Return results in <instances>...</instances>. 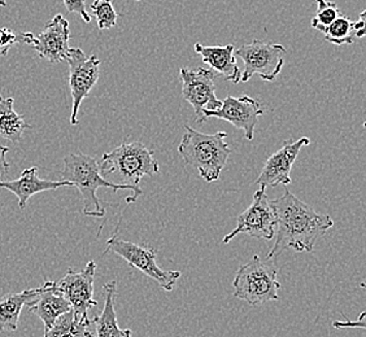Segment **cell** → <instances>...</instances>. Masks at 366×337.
I'll return each mask as SVG.
<instances>
[{
	"label": "cell",
	"instance_id": "cell-21",
	"mask_svg": "<svg viewBox=\"0 0 366 337\" xmlns=\"http://www.w3.org/2000/svg\"><path fill=\"white\" fill-rule=\"evenodd\" d=\"M14 99L3 98L0 95V135L7 141L19 143L21 141L22 134L30 129V125L14 111Z\"/></svg>",
	"mask_w": 366,
	"mask_h": 337
},
{
	"label": "cell",
	"instance_id": "cell-28",
	"mask_svg": "<svg viewBox=\"0 0 366 337\" xmlns=\"http://www.w3.org/2000/svg\"><path fill=\"white\" fill-rule=\"evenodd\" d=\"M365 11H362L357 21H353V33L356 38H362L366 33Z\"/></svg>",
	"mask_w": 366,
	"mask_h": 337
},
{
	"label": "cell",
	"instance_id": "cell-30",
	"mask_svg": "<svg viewBox=\"0 0 366 337\" xmlns=\"http://www.w3.org/2000/svg\"><path fill=\"white\" fill-rule=\"evenodd\" d=\"M7 6V0H0V7H6Z\"/></svg>",
	"mask_w": 366,
	"mask_h": 337
},
{
	"label": "cell",
	"instance_id": "cell-6",
	"mask_svg": "<svg viewBox=\"0 0 366 337\" xmlns=\"http://www.w3.org/2000/svg\"><path fill=\"white\" fill-rule=\"evenodd\" d=\"M106 252L116 253L121 258L127 261L129 265L138 268L141 273L147 275L155 281L162 291L170 292L174 288L177 281L181 278L182 273L177 270H162L157 266L156 257L157 251L155 248L138 246L132 241H127L119 238V227L113 232L112 236L107 241Z\"/></svg>",
	"mask_w": 366,
	"mask_h": 337
},
{
	"label": "cell",
	"instance_id": "cell-3",
	"mask_svg": "<svg viewBox=\"0 0 366 337\" xmlns=\"http://www.w3.org/2000/svg\"><path fill=\"white\" fill-rule=\"evenodd\" d=\"M186 133L178 146V154L183 162L197 168L205 182H216L227 164L232 148L226 143L227 134H204L186 125Z\"/></svg>",
	"mask_w": 366,
	"mask_h": 337
},
{
	"label": "cell",
	"instance_id": "cell-29",
	"mask_svg": "<svg viewBox=\"0 0 366 337\" xmlns=\"http://www.w3.org/2000/svg\"><path fill=\"white\" fill-rule=\"evenodd\" d=\"M8 151H9V148L6 147V146H0V178L6 176L9 171V164H8L7 159H6Z\"/></svg>",
	"mask_w": 366,
	"mask_h": 337
},
{
	"label": "cell",
	"instance_id": "cell-16",
	"mask_svg": "<svg viewBox=\"0 0 366 337\" xmlns=\"http://www.w3.org/2000/svg\"><path fill=\"white\" fill-rule=\"evenodd\" d=\"M38 166L25 168L16 181H0V188L11 191L19 198V206L24 211L31 197L44 191L57 190L60 187L71 186L68 181H44L38 176Z\"/></svg>",
	"mask_w": 366,
	"mask_h": 337
},
{
	"label": "cell",
	"instance_id": "cell-31",
	"mask_svg": "<svg viewBox=\"0 0 366 337\" xmlns=\"http://www.w3.org/2000/svg\"><path fill=\"white\" fill-rule=\"evenodd\" d=\"M134 1H141V0H134Z\"/></svg>",
	"mask_w": 366,
	"mask_h": 337
},
{
	"label": "cell",
	"instance_id": "cell-13",
	"mask_svg": "<svg viewBox=\"0 0 366 337\" xmlns=\"http://www.w3.org/2000/svg\"><path fill=\"white\" fill-rule=\"evenodd\" d=\"M262 114L264 106L259 100L248 95H244L242 98L227 96L225 100H222L221 108L217 111L203 109L200 124H203L209 117L225 120L242 130L247 141H254V129Z\"/></svg>",
	"mask_w": 366,
	"mask_h": 337
},
{
	"label": "cell",
	"instance_id": "cell-15",
	"mask_svg": "<svg viewBox=\"0 0 366 337\" xmlns=\"http://www.w3.org/2000/svg\"><path fill=\"white\" fill-rule=\"evenodd\" d=\"M26 306L30 313L36 314L42 321L44 333L52 327L59 316L71 310V303L57 292L54 281H44L42 287L38 289L36 297Z\"/></svg>",
	"mask_w": 366,
	"mask_h": 337
},
{
	"label": "cell",
	"instance_id": "cell-17",
	"mask_svg": "<svg viewBox=\"0 0 366 337\" xmlns=\"http://www.w3.org/2000/svg\"><path fill=\"white\" fill-rule=\"evenodd\" d=\"M195 52L202 56L203 63L211 66L213 71H217L226 81L234 84H238L242 78L237 60H235V47L232 44L227 46H203L200 43H195L194 46Z\"/></svg>",
	"mask_w": 366,
	"mask_h": 337
},
{
	"label": "cell",
	"instance_id": "cell-26",
	"mask_svg": "<svg viewBox=\"0 0 366 337\" xmlns=\"http://www.w3.org/2000/svg\"><path fill=\"white\" fill-rule=\"evenodd\" d=\"M63 1L71 14H79L86 24L92 22V16L86 11V0H63Z\"/></svg>",
	"mask_w": 366,
	"mask_h": 337
},
{
	"label": "cell",
	"instance_id": "cell-4",
	"mask_svg": "<svg viewBox=\"0 0 366 337\" xmlns=\"http://www.w3.org/2000/svg\"><path fill=\"white\" fill-rule=\"evenodd\" d=\"M100 174L104 176L117 174L124 184L133 187L135 198L143 195L139 187L143 176H154L160 171L159 162L152 149L142 141L122 143L100 159Z\"/></svg>",
	"mask_w": 366,
	"mask_h": 337
},
{
	"label": "cell",
	"instance_id": "cell-18",
	"mask_svg": "<svg viewBox=\"0 0 366 337\" xmlns=\"http://www.w3.org/2000/svg\"><path fill=\"white\" fill-rule=\"evenodd\" d=\"M116 281H111L103 286L106 301L100 316H94L95 337H132V330H121L117 323V314L114 309L116 301Z\"/></svg>",
	"mask_w": 366,
	"mask_h": 337
},
{
	"label": "cell",
	"instance_id": "cell-22",
	"mask_svg": "<svg viewBox=\"0 0 366 337\" xmlns=\"http://www.w3.org/2000/svg\"><path fill=\"white\" fill-rule=\"evenodd\" d=\"M327 42L335 46H345L352 44L355 42V33H353V21L345 14H340L335 21L331 22L329 26L321 31Z\"/></svg>",
	"mask_w": 366,
	"mask_h": 337
},
{
	"label": "cell",
	"instance_id": "cell-27",
	"mask_svg": "<svg viewBox=\"0 0 366 337\" xmlns=\"http://www.w3.org/2000/svg\"><path fill=\"white\" fill-rule=\"evenodd\" d=\"M364 319H365V311H362V313L360 314L359 321H356V322H352V321H350L348 318H345V322H339V321L332 322V327H335V328H345V327H351V328L365 330V322H364Z\"/></svg>",
	"mask_w": 366,
	"mask_h": 337
},
{
	"label": "cell",
	"instance_id": "cell-20",
	"mask_svg": "<svg viewBox=\"0 0 366 337\" xmlns=\"http://www.w3.org/2000/svg\"><path fill=\"white\" fill-rule=\"evenodd\" d=\"M43 337H95V326L89 316H76L71 310L59 316Z\"/></svg>",
	"mask_w": 366,
	"mask_h": 337
},
{
	"label": "cell",
	"instance_id": "cell-9",
	"mask_svg": "<svg viewBox=\"0 0 366 337\" xmlns=\"http://www.w3.org/2000/svg\"><path fill=\"white\" fill-rule=\"evenodd\" d=\"M65 61L69 64V87L73 98L71 125H78L79 106L98 82L100 60L95 55L87 56L81 49H71Z\"/></svg>",
	"mask_w": 366,
	"mask_h": 337
},
{
	"label": "cell",
	"instance_id": "cell-12",
	"mask_svg": "<svg viewBox=\"0 0 366 337\" xmlns=\"http://www.w3.org/2000/svg\"><path fill=\"white\" fill-rule=\"evenodd\" d=\"M95 271L97 263L89 261L82 271L69 268L64 278L54 281V287L71 303V310L76 316H86L89 310L98 305V301L94 300Z\"/></svg>",
	"mask_w": 366,
	"mask_h": 337
},
{
	"label": "cell",
	"instance_id": "cell-24",
	"mask_svg": "<svg viewBox=\"0 0 366 337\" xmlns=\"http://www.w3.org/2000/svg\"><path fill=\"white\" fill-rule=\"evenodd\" d=\"M340 9L332 1L327 0H317V14L312 19V28L318 31H322L331 22L340 16Z\"/></svg>",
	"mask_w": 366,
	"mask_h": 337
},
{
	"label": "cell",
	"instance_id": "cell-14",
	"mask_svg": "<svg viewBox=\"0 0 366 337\" xmlns=\"http://www.w3.org/2000/svg\"><path fill=\"white\" fill-rule=\"evenodd\" d=\"M310 143V138L305 136L297 141H285L281 149H278L265 161L260 176L254 183L264 190L267 187L290 186L292 183V179L290 176L291 168L294 166L300 151Z\"/></svg>",
	"mask_w": 366,
	"mask_h": 337
},
{
	"label": "cell",
	"instance_id": "cell-11",
	"mask_svg": "<svg viewBox=\"0 0 366 337\" xmlns=\"http://www.w3.org/2000/svg\"><path fill=\"white\" fill-rule=\"evenodd\" d=\"M69 39V21L60 14L46 24L39 36H36L31 33H21V43L31 46L39 56L52 64L66 60L71 51Z\"/></svg>",
	"mask_w": 366,
	"mask_h": 337
},
{
	"label": "cell",
	"instance_id": "cell-5",
	"mask_svg": "<svg viewBox=\"0 0 366 337\" xmlns=\"http://www.w3.org/2000/svg\"><path fill=\"white\" fill-rule=\"evenodd\" d=\"M277 275V267L272 265V261L264 262L256 254L248 263L238 268L232 281L234 296L252 306L278 301V291L282 286Z\"/></svg>",
	"mask_w": 366,
	"mask_h": 337
},
{
	"label": "cell",
	"instance_id": "cell-8",
	"mask_svg": "<svg viewBox=\"0 0 366 337\" xmlns=\"http://www.w3.org/2000/svg\"><path fill=\"white\" fill-rule=\"evenodd\" d=\"M277 228L274 211L270 205L268 195L264 188L254 192L252 204L238 217L237 227L226 235L222 243L229 244L239 233H247L252 238L273 240Z\"/></svg>",
	"mask_w": 366,
	"mask_h": 337
},
{
	"label": "cell",
	"instance_id": "cell-7",
	"mask_svg": "<svg viewBox=\"0 0 366 337\" xmlns=\"http://www.w3.org/2000/svg\"><path fill=\"white\" fill-rule=\"evenodd\" d=\"M234 54L244 63V71H242L240 78L242 82H248L256 74L265 82H273L285 65L286 49L278 43L254 39L251 43L242 44Z\"/></svg>",
	"mask_w": 366,
	"mask_h": 337
},
{
	"label": "cell",
	"instance_id": "cell-19",
	"mask_svg": "<svg viewBox=\"0 0 366 337\" xmlns=\"http://www.w3.org/2000/svg\"><path fill=\"white\" fill-rule=\"evenodd\" d=\"M38 289H25L22 292L0 297V332L17 331L22 308L36 297Z\"/></svg>",
	"mask_w": 366,
	"mask_h": 337
},
{
	"label": "cell",
	"instance_id": "cell-2",
	"mask_svg": "<svg viewBox=\"0 0 366 337\" xmlns=\"http://www.w3.org/2000/svg\"><path fill=\"white\" fill-rule=\"evenodd\" d=\"M63 181H68L71 186L77 187L84 208L82 211L86 217L104 218L106 209L102 206L97 191L100 187H106L117 192L120 190H132L133 195L127 197V204L135 203V191L127 184H117L104 179L100 174V168L97 159L84 154H71L64 157Z\"/></svg>",
	"mask_w": 366,
	"mask_h": 337
},
{
	"label": "cell",
	"instance_id": "cell-10",
	"mask_svg": "<svg viewBox=\"0 0 366 337\" xmlns=\"http://www.w3.org/2000/svg\"><path fill=\"white\" fill-rule=\"evenodd\" d=\"M179 77L182 81V96L197 114V124L200 125L202 111H217L222 101L216 98V74L212 69L204 68H182L179 69Z\"/></svg>",
	"mask_w": 366,
	"mask_h": 337
},
{
	"label": "cell",
	"instance_id": "cell-1",
	"mask_svg": "<svg viewBox=\"0 0 366 337\" xmlns=\"http://www.w3.org/2000/svg\"><path fill=\"white\" fill-rule=\"evenodd\" d=\"M270 205L274 211L277 228L274 246L267 258L269 261L278 258L289 249L312 252L317 240L335 225L330 216L317 213L289 190L280 198L270 200Z\"/></svg>",
	"mask_w": 366,
	"mask_h": 337
},
{
	"label": "cell",
	"instance_id": "cell-25",
	"mask_svg": "<svg viewBox=\"0 0 366 337\" xmlns=\"http://www.w3.org/2000/svg\"><path fill=\"white\" fill-rule=\"evenodd\" d=\"M16 43H21V33L14 34L11 29L0 28V57L6 56Z\"/></svg>",
	"mask_w": 366,
	"mask_h": 337
},
{
	"label": "cell",
	"instance_id": "cell-23",
	"mask_svg": "<svg viewBox=\"0 0 366 337\" xmlns=\"http://www.w3.org/2000/svg\"><path fill=\"white\" fill-rule=\"evenodd\" d=\"M92 11L97 17L99 30H108L116 26L119 14L114 11L112 0H95L92 4Z\"/></svg>",
	"mask_w": 366,
	"mask_h": 337
}]
</instances>
